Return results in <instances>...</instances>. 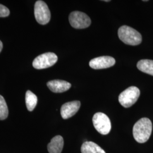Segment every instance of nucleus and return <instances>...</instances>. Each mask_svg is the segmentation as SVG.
Segmentation results:
<instances>
[{
    "instance_id": "1a4fd4ad",
    "label": "nucleus",
    "mask_w": 153,
    "mask_h": 153,
    "mask_svg": "<svg viewBox=\"0 0 153 153\" xmlns=\"http://www.w3.org/2000/svg\"><path fill=\"white\" fill-rule=\"evenodd\" d=\"M81 106V102L78 100L67 102L61 108V115L64 119H68L76 114Z\"/></svg>"
},
{
    "instance_id": "9b49d317",
    "label": "nucleus",
    "mask_w": 153,
    "mask_h": 153,
    "mask_svg": "<svg viewBox=\"0 0 153 153\" xmlns=\"http://www.w3.org/2000/svg\"><path fill=\"white\" fill-rule=\"evenodd\" d=\"M64 147V139L61 136L53 137L47 146L49 153H61Z\"/></svg>"
},
{
    "instance_id": "9d476101",
    "label": "nucleus",
    "mask_w": 153,
    "mask_h": 153,
    "mask_svg": "<svg viewBox=\"0 0 153 153\" xmlns=\"http://www.w3.org/2000/svg\"><path fill=\"white\" fill-rule=\"evenodd\" d=\"M47 85L49 90L55 93L65 92L71 88V84L63 80L55 79L47 82Z\"/></svg>"
},
{
    "instance_id": "f03ea898",
    "label": "nucleus",
    "mask_w": 153,
    "mask_h": 153,
    "mask_svg": "<svg viewBox=\"0 0 153 153\" xmlns=\"http://www.w3.org/2000/svg\"><path fill=\"white\" fill-rule=\"evenodd\" d=\"M118 36L123 43L128 45H137L142 42L141 33L128 26H123L119 28Z\"/></svg>"
},
{
    "instance_id": "6e6552de",
    "label": "nucleus",
    "mask_w": 153,
    "mask_h": 153,
    "mask_svg": "<svg viewBox=\"0 0 153 153\" xmlns=\"http://www.w3.org/2000/svg\"><path fill=\"white\" fill-rule=\"evenodd\" d=\"M114 58L111 56H100L93 59L89 62V65L94 69H102L114 65Z\"/></svg>"
},
{
    "instance_id": "f8f14e48",
    "label": "nucleus",
    "mask_w": 153,
    "mask_h": 153,
    "mask_svg": "<svg viewBox=\"0 0 153 153\" xmlns=\"http://www.w3.org/2000/svg\"><path fill=\"white\" fill-rule=\"evenodd\" d=\"M82 153H106L98 145L91 141H86L82 144Z\"/></svg>"
},
{
    "instance_id": "dca6fc26",
    "label": "nucleus",
    "mask_w": 153,
    "mask_h": 153,
    "mask_svg": "<svg viewBox=\"0 0 153 153\" xmlns=\"http://www.w3.org/2000/svg\"><path fill=\"white\" fill-rule=\"evenodd\" d=\"M10 14V10L5 6L0 4V17H6Z\"/></svg>"
},
{
    "instance_id": "39448f33",
    "label": "nucleus",
    "mask_w": 153,
    "mask_h": 153,
    "mask_svg": "<svg viewBox=\"0 0 153 153\" xmlns=\"http://www.w3.org/2000/svg\"><path fill=\"white\" fill-rule=\"evenodd\" d=\"M34 14L36 21L42 25L47 24L51 19V12L47 4L41 0L35 2Z\"/></svg>"
},
{
    "instance_id": "423d86ee",
    "label": "nucleus",
    "mask_w": 153,
    "mask_h": 153,
    "mask_svg": "<svg viewBox=\"0 0 153 153\" xmlns=\"http://www.w3.org/2000/svg\"><path fill=\"white\" fill-rule=\"evenodd\" d=\"M57 55L52 52H47L39 55L33 61V67L36 69H43L53 65L57 61Z\"/></svg>"
},
{
    "instance_id": "f3484780",
    "label": "nucleus",
    "mask_w": 153,
    "mask_h": 153,
    "mask_svg": "<svg viewBox=\"0 0 153 153\" xmlns=\"http://www.w3.org/2000/svg\"><path fill=\"white\" fill-rule=\"evenodd\" d=\"M2 48H3V44H2V42L0 40V52H1V51H2Z\"/></svg>"
},
{
    "instance_id": "ddd939ff",
    "label": "nucleus",
    "mask_w": 153,
    "mask_h": 153,
    "mask_svg": "<svg viewBox=\"0 0 153 153\" xmlns=\"http://www.w3.org/2000/svg\"><path fill=\"white\" fill-rule=\"evenodd\" d=\"M137 68L143 73L153 76V60H141L138 62Z\"/></svg>"
},
{
    "instance_id": "4468645a",
    "label": "nucleus",
    "mask_w": 153,
    "mask_h": 153,
    "mask_svg": "<svg viewBox=\"0 0 153 153\" xmlns=\"http://www.w3.org/2000/svg\"><path fill=\"white\" fill-rule=\"evenodd\" d=\"M38 102V98L35 94L30 90L26 93V104L29 111H33Z\"/></svg>"
},
{
    "instance_id": "7ed1b4c3",
    "label": "nucleus",
    "mask_w": 153,
    "mask_h": 153,
    "mask_svg": "<svg viewBox=\"0 0 153 153\" xmlns=\"http://www.w3.org/2000/svg\"><path fill=\"white\" fill-rule=\"evenodd\" d=\"M140 95L138 88L131 86L126 88L119 96V102L122 106L129 108L134 104Z\"/></svg>"
},
{
    "instance_id": "f257e3e1",
    "label": "nucleus",
    "mask_w": 153,
    "mask_h": 153,
    "mask_svg": "<svg viewBox=\"0 0 153 153\" xmlns=\"http://www.w3.org/2000/svg\"><path fill=\"white\" fill-rule=\"evenodd\" d=\"M152 132V123L146 117H143L137 121L133 128V134L135 140L143 143L148 141Z\"/></svg>"
},
{
    "instance_id": "20e7f679",
    "label": "nucleus",
    "mask_w": 153,
    "mask_h": 153,
    "mask_svg": "<svg viewBox=\"0 0 153 153\" xmlns=\"http://www.w3.org/2000/svg\"><path fill=\"white\" fill-rule=\"evenodd\" d=\"M93 125L95 129L103 135H107L111 129V123L109 117L102 112H98L94 115Z\"/></svg>"
},
{
    "instance_id": "2eb2a0df",
    "label": "nucleus",
    "mask_w": 153,
    "mask_h": 153,
    "mask_svg": "<svg viewBox=\"0 0 153 153\" xmlns=\"http://www.w3.org/2000/svg\"><path fill=\"white\" fill-rule=\"evenodd\" d=\"M9 115V110L4 98L0 95V120L6 119Z\"/></svg>"
},
{
    "instance_id": "0eeeda50",
    "label": "nucleus",
    "mask_w": 153,
    "mask_h": 153,
    "mask_svg": "<svg viewBox=\"0 0 153 153\" xmlns=\"http://www.w3.org/2000/svg\"><path fill=\"white\" fill-rule=\"evenodd\" d=\"M69 20L71 26L76 29L88 27L91 23L90 18L87 14L78 11L71 12L69 16Z\"/></svg>"
}]
</instances>
